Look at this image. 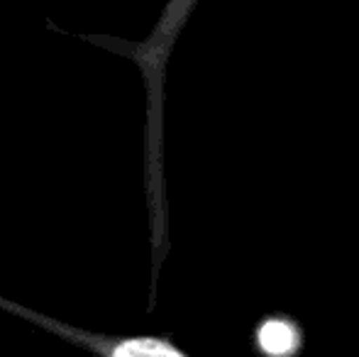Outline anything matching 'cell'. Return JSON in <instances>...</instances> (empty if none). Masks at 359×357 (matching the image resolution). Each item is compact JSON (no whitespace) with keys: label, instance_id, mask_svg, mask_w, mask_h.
<instances>
[{"label":"cell","instance_id":"cell-1","mask_svg":"<svg viewBox=\"0 0 359 357\" xmlns=\"http://www.w3.org/2000/svg\"><path fill=\"white\" fill-rule=\"evenodd\" d=\"M259 345L264 348V353L284 357L296 348V333L284 321H269L259 330Z\"/></svg>","mask_w":359,"mask_h":357},{"label":"cell","instance_id":"cell-2","mask_svg":"<svg viewBox=\"0 0 359 357\" xmlns=\"http://www.w3.org/2000/svg\"><path fill=\"white\" fill-rule=\"evenodd\" d=\"M113 357H184V355H179L174 348L159 343V340L140 338V340H128V343L118 345Z\"/></svg>","mask_w":359,"mask_h":357}]
</instances>
